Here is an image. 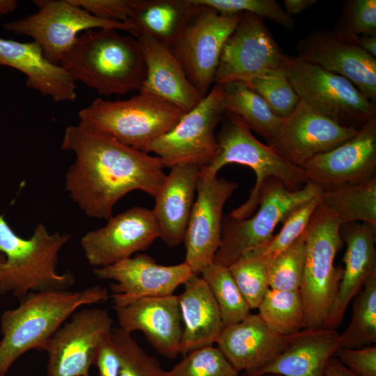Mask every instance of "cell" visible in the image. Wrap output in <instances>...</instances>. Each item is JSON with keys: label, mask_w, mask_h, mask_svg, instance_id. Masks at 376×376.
<instances>
[{"label": "cell", "mask_w": 376, "mask_h": 376, "mask_svg": "<svg viewBox=\"0 0 376 376\" xmlns=\"http://www.w3.org/2000/svg\"><path fill=\"white\" fill-rule=\"evenodd\" d=\"M236 182L217 176H199L194 202L184 235L185 263L194 274L214 262L221 236L223 208L237 189Z\"/></svg>", "instance_id": "9a60e30c"}, {"label": "cell", "mask_w": 376, "mask_h": 376, "mask_svg": "<svg viewBox=\"0 0 376 376\" xmlns=\"http://www.w3.org/2000/svg\"><path fill=\"white\" fill-rule=\"evenodd\" d=\"M113 308L119 328L130 334L141 331L164 357L173 359L181 354L182 327L178 295L147 297Z\"/></svg>", "instance_id": "44dd1931"}, {"label": "cell", "mask_w": 376, "mask_h": 376, "mask_svg": "<svg viewBox=\"0 0 376 376\" xmlns=\"http://www.w3.org/2000/svg\"><path fill=\"white\" fill-rule=\"evenodd\" d=\"M358 376H376V345L359 348H338L334 355Z\"/></svg>", "instance_id": "ee69618b"}, {"label": "cell", "mask_w": 376, "mask_h": 376, "mask_svg": "<svg viewBox=\"0 0 376 376\" xmlns=\"http://www.w3.org/2000/svg\"><path fill=\"white\" fill-rule=\"evenodd\" d=\"M113 320L105 308L76 311L52 337L47 376H88L102 343L111 334Z\"/></svg>", "instance_id": "4fadbf2b"}, {"label": "cell", "mask_w": 376, "mask_h": 376, "mask_svg": "<svg viewBox=\"0 0 376 376\" xmlns=\"http://www.w3.org/2000/svg\"><path fill=\"white\" fill-rule=\"evenodd\" d=\"M322 192L310 181L301 189L290 191L277 179L269 178L260 188L259 209L254 215L242 219L229 214L223 217L221 242L213 263L228 267L244 253L265 246L277 224L294 208Z\"/></svg>", "instance_id": "ba28073f"}, {"label": "cell", "mask_w": 376, "mask_h": 376, "mask_svg": "<svg viewBox=\"0 0 376 376\" xmlns=\"http://www.w3.org/2000/svg\"><path fill=\"white\" fill-rule=\"evenodd\" d=\"M111 338L120 358L119 376H167L159 361L142 349L132 334L113 328Z\"/></svg>", "instance_id": "74e56055"}, {"label": "cell", "mask_w": 376, "mask_h": 376, "mask_svg": "<svg viewBox=\"0 0 376 376\" xmlns=\"http://www.w3.org/2000/svg\"><path fill=\"white\" fill-rule=\"evenodd\" d=\"M320 204L341 225L353 222L376 225V178L323 190Z\"/></svg>", "instance_id": "4dcf8cb0"}, {"label": "cell", "mask_w": 376, "mask_h": 376, "mask_svg": "<svg viewBox=\"0 0 376 376\" xmlns=\"http://www.w3.org/2000/svg\"><path fill=\"white\" fill-rule=\"evenodd\" d=\"M316 2V0H284V9L290 16L292 17L308 9Z\"/></svg>", "instance_id": "7dc6e473"}, {"label": "cell", "mask_w": 376, "mask_h": 376, "mask_svg": "<svg viewBox=\"0 0 376 376\" xmlns=\"http://www.w3.org/2000/svg\"><path fill=\"white\" fill-rule=\"evenodd\" d=\"M92 15L105 20L127 22L136 0H70Z\"/></svg>", "instance_id": "7bdbcfd3"}, {"label": "cell", "mask_w": 376, "mask_h": 376, "mask_svg": "<svg viewBox=\"0 0 376 376\" xmlns=\"http://www.w3.org/2000/svg\"><path fill=\"white\" fill-rule=\"evenodd\" d=\"M93 272L97 279L114 281L110 284L113 307L125 306L143 298L172 295L194 274L185 262L162 265L144 253L94 268Z\"/></svg>", "instance_id": "2e32d148"}, {"label": "cell", "mask_w": 376, "mask_h": 376, "mask_svg": "<svg viewBox=\"0 0 376 376\" xmlns=\"http://www.w3.org/2000/svg\"><path fill=\"white\" fill-rule=\"evenodd\" d=\"M352 301V318L347 328L339 334V347L359 348L375 345L376 270Z\"/></svg>", "instance_id": "1f68e13d"}, {"label": "cell", "mask_w": 376, "mask_h": 376, "mask_svg": "<svg viewBox=\"0 0 376 376\" xmlns=\"http://www.w3.org/2000/svg\"><path fill=\"white\" fill-rule=\"evenodd\" d=\"M223 97L221 85L215 84L170 131L151 143L146 152H154L170 169L185 164L201 169L209 165L219 152L214 130L225 112Z\"/></svg>", "instance_id": "8fae6325"}, {"label": "cell", "mask_w": 376, "mask_h": 376, "mask_svg": "<svg viewBox=\"0 0 376 376\" xmlns=\"http://www.w3.org/2000/svg\"><path fill=\"white\" fill-rule=\"evenodd\" d=\"M194 3L212 8L224 15L249 13L267 18L288 31L295 27V20L275 0H192Z\"/></svg>", "instance_id": "ab89813d"}, {"label": "cell", "mask_w": 376, "mask_h": 376, "mask_svg": "<svg viewBox=\"0 0 376 376\" xmlns=\"http://www.w3.org/2000/svg\"><path fill=\"white\" fill-rule=\"evenodd\" d=\"M88 376H89V375H88Z\"/></svg>", "instance_id": "f5cc1de1"}, {"label": "cell", "mask_w": 376, "mask_h": 376, "mask_svg": "<svg viewBox=\"0 0 376 376\" xmlns=\"http://www.w3.org/2000/svg\"><path fill=\"white\" fill-rule=\"evenodd\" d=\"M201 6L171 49L190 82L205 96L214 83L223 47L243 13L224 15Z\"/></svg>", "instance_id": "7c38bea8"}, {"label": "cell", "mask_w": 376, "mask_h": 376, "mask_svg": "<svg viewBox=\"0 0 376 376\" xmlns=\"http://www.w3.org/2000/svg\"><path fill=\"white\" fill-rule=\"evenodd\" d=\"M186 112L155 95L140 92L129 99L97 98L78 113V125L146 152L170 131Z\"/></svg>", "instance_id": "8992f818"}, {"label": "cell", "mask_w": 376, "mask_h": 376, "mask_svg": "<svg viewBox=\"0 0 376 376\" xmlns=\"http://www.w3.org/2000/svg\"><path fill=\"white\" fill-rule=\"evenodd\" d=\"M4 261H5V256H3V254L0 253V268L2 267Z\"/></svg>", "instance_id": "816d5d0a"}, {"label": "cell", "mask_w": 376, "mask_h": 376, "mask_svg": "<svg viewBox=\"0 0 376 376\" xmlns=\"http://www.w3.org/2000/svg\"><path fill=\"white\" fill-rule=\"evenodd\" d=\"M281 118L287 117L297 107L300 97L282 66L267 69L246 82Z\"/></svg>", "instance_id": "d590c367"}, {"label": "cell", "mask_w": 376, "mask_h": 376, "mask_svg": "<svg viewBox=\"0 0 376 376\" xmlns=\"http://www.w3.org/2000/svg\"><path fill=\"white\" fill-rule=\"evenodd\" d=\"M224 111L240 116L271 146L279 136L282 118L275 115L265 101L242 81L221 84Z\"/></svg>", "instance_id": "f546056e"}, {"label": "cell", "mask_w": 376, "mask_h": 376, "mask_svg": "<svg viewBox=\"0 0 376 376\" xmlns=\"http://www.w3.org/2000/svg\"><path fill=\"white\" fill-rule=\"evenodd\" d=\"M339 334L325 327L304 329L286 350L253 373L323 376L327 362L340 347Z\"/></svg>", "instance_id": "83f0119b"}, {"label": "cell", "mask_w": 376, "mask_h": 376, "mask_svg": "<svg viewBox=\"0 0 376 376\" xmlns=\"http://www.w3.org/2000/svg\"><path fill=\"white\" fill-rule=\"evenodd\" d=\"M178 295L182 321L181 354L213 345L224 328L217 304L204 279L192 274Z\"/></svg>", "instance_id": "4316f807"}, {"label": "cell", "mask_w": 376, "mask_h": 376, "mask_svg": "<svg viewBox=\"0 0 376 376\" xmlns=\"http://www.w3.org/2000/svg\"><path fill=\"white\" fill-rule=\"evenodd\" d=\"M353 42L375 58L376 35L359 36L353 41Z\"/></svg>", "instance_id": "c3c4849f"}, {"label": "cell", "mask_w": 376, "mask_h": 376, "mask_svg": "<svg viewBox=\"0 0 376 376\" xmlns=\"http://www.w3.org/2000/svg\"><path fill=\"white\" fill-rule=\"evenodd\" d=\"M37 12L3 24L8 32L30 37L41 47L45 58L58 64L77 36L92 29H111L130 32L136 38L129 22L97 18L70 0H34Z\"/></svg>", "instance_id": "30bf717a"}, {"label": "cell", "mask_w": 376, "mask_h": 376, "mask_svg": "<svg viewBox=\"0 0 376 376\" xmlns=\"http://www.w3.org/2000/svg\"><path fill=\"white\" fill-rule=\"evenodd\" d=\"M323 376H358L346 368L335 356L327 363Z\"/></svg>", "instance_id": "bcb514c9"}, {"label": "cell", "mask_w": 376, "mask_h": 376, "mask_svg": "<svg viewBox=\"0 0 376 376\" xmlns=\"http://www.w3.org/2000/svg\"><path fill=\"white\" fill-rule=\"evenodd\" d=\"M332 31L350 42L359 36L376 35V1H346Z\"/></svg>", "instance_id": "60d3db41"}, {"label": "cell", "mask_w": 376, "mask_h": 376, "mask_svg": "<svg viewBox=\"0 0 376 376\" xmlns=\"http://www.w3.org/2000/svg\"><path fill=\"white\" fill-rule=\"evenodd\" d=\"M359 128L340 125L300 100L295 109L283 118L279 136L269 146L302 168L315 156L352 138Z\"/></svg>", "instance_id": "ac0fdd59"}, {"label": "cell", "mask_w": 376, "mask_h": 376, "mask_svg": "<svg viewBox=\"0 0 376 376\" xmlns=\"http://www.w3.org/2000/svg\"><path fill=\"white\" fill-rule=\"evenodd\" d=\"M99 376H119L120 358L111 334L100 345L94 361Z\"/></svg>", "instance_id": "f6af8a7d"}, {"label": "cell", "mask_w": 376, "mask_h": 376, "mask_svg": "<svg viewBox=\"0 0 376 376\" xmlns=\"http://www.w3.org/2000/svg\"><path fill=\"white\" fill-rule=\"evenodd\" d=\"M61 147L75 155L65 175V190L91 218L108 220L116 203L134 190L155 197L166 176L159 157L79 125L66 127Z\"/></svg>", "instance_id": "6da1fadb"}, {"label": "cell", "mask_w": 376, "mask_h": 376, "mask_svg": "<svg viewBox=\"0 0 376 376\" xmlns=\"http://www.w3.org/2000/svg\"><path fill=\"white\" fill-rule=\"evenodd\" d=\"M228 269L250 308H258L269 289L262 246L244 253Z\"/></svg>", "instance_id": "e575fe53"}, {"label": "cell", "mask_w": 376, "mask_h": 376, "mask_svg": "<svg viewBox=\"0 0 376 376\" xmlns=\"http://www.w3.org/2000/svg\"><path fill=\"white\" fill-rule=\"evenodd\" d=\"M108 290L94 285L79 291L31 292L1 317L0 376L29 350L45 351L56 331L80 307L107 301Z\"/></svg>", "instance_id": "7a4b0ae2"}, {"label": "cell", "mask_w": 376, "mask_h": 376, "mask_svg": "<svg viewBox=\"0 0 376 376\" xmlns=\"http://www.w3.org/2000/svg\"><path fill=\"white\" fill-rule=\"evenodd\" d=\"M71 238L69 233H49L40 222L24 239L0 214V253L5 256L0 268V295L11 294L20 300L31 292L71 287L75 275L56 270L59 252Z\"/></svg>", "instance_id": "277c9868"}, {"label": "cell", "mask_w": 376, "mask_h": 376, "mask_svg": "<svg viewBox=\"0 0 376 376\" xmlns=\"http://www.w3.org/2000/svg\"><path fill=\"white\" fill-rule=\"evenodd\" d=\"M239 376H279L273 374H258L253 373H241Z\"/></svg>", "instance_id": "f907efd6"}, {"label": "cell", "mask_w": 376, "mask_h": 376, "mask_svg": "<svg viewBox=\"0 0 376 376\" xmlns=\"http://www.w3.org/2000/svg\"><path fill=\"white\" fill-rule=\"evenodd\" d=\"M171 169L155 196L152 211L158 226L159 237L167 246L174 247L183 241L201 168L185 164Z\"/></svg>", "instance_id": "484cf974"}, {"label": "cell", "mask_w": 376, "mask_h": 376, "mask_svg": "<svg viewBox=\"0 0 376 376\" xmlns=\"http://www.w3.org/2000/svg\"><path fill=\"white\" fill-rule=\"evenodd\" d=\"M258 309V315L276 334L290 336L307 328L299 290L269 288Z\"/></svg>", "instance_id": "d6a6232c"}, {"label": "cell", "mask_w": 376, "mask_h": 376, "mask_svg": "<svg viewBox=\"0 0 376 376\" xmlns=\"http://www.w3.org/2000/svg\"><path fill=\"white\" fill-rule=\"evenodd\" d=\"M304 233L283 251L265 258L270 289L299 290L305 259Z\"/></svg>", "instance_id": "8d00e7d4"}, {"label": "cell", "mask_w": 376, "mask_h": 376, "mask_svg": "<svg viewBox=\"0 0 376 376\" xmlns=\"http://www.w3.org/2000/svg\"><path fill=\"white\" fill-rule=\"evenodd\" d=\"M201 7L192 0H136L128 22L136 38L148 35L171 49Z\"/></svg>", "instance_id": "f1b7e54d"}, {"label": "cell", "mask_w": 376, "mask_h": 376, "mask_svg": "<svg viewBox=\"0 0 376 376\" xmlns=\"http://www.w3.org/2000/svg\"><path fill=\"white\" fill-rule=\"evenodd\" d=\"M159 237L152 210L132 207L112 216L105 226L80 240L85 258L95 268L111 265L147 249Z\"/></svg>", "instance_id": "e0dca14e"}, {"label": "cell", "mask_w": 376, "mask_h": 376, "mask_svg": "<svg viewBox=\"0 0 376 376\" xmlns=\"http://www.w3.org/2000/svg\"><path fill=\"white\" fill-rule=\"evenodd\" d=\"M217 347L209 345L193 350L170 370L167 376H239Z\"/></svg>", "instance_id": "f35d334b"}, {"label": "cell", "mask_w": 376, "mask_h": 376, "mask_svg": "<svg viewBox=\"0 0 376 376\" xmlns=\"http://www.w3.org/2000/svg\"><path fill=\"white\" fill-rule=\"evenodd\" d=\"M285 56L263 19L243 13L223 47L214 83L246 82L267 69L282 66Z\"/></svg>", "instance_id": "5bb4252c"}, {"label": "cell", "mask_w": 376, "mask_h": 376, "mask_svg": "<svg viewBox=\"0 0 376 376\" xmlns=\"http://www.w3.org/2000/svg\"><path fill=\"white\" fill-rule=\"evenodd\" d=\"M320 195L298 205L287 215L279 233L273 235L268 244L262 246L265 258L283 251L303 235L320 204Z\"/></svg>", "instance_id": "b9f144b4"}, {"label": "cell", "mask_w": 376, "mask_h": 376, "mask_svg": "<svg viewBox=\"0 0 376 376\" xmlns=\"http://www.w3.org/2000/svg\"><path fill=\"white\" fill-rule=\"evenodd\" d=\"M297 50V58L346 78L376 102V58L354 42L318 29L299 40Z\"/></svg>", "instance_id": "ffe728a7"}, {"label": "cell", "mask_w": 376, "mask_h": 376, "mask_svg": "<svg viewBox=\"0 0 376 376\" xmlns=\"http://www.w3.org/2000/svg\"><path fill=\"white\" fill-rule=\"evenodd\" d=\"M116 29H92L81 33L58 65L76 81L102 95L139 91L146 65L134 36Z\"/></svg>", "instance_id": "3957f363"}, {"label": "cell", "mask_w": 376, "mask_h": 376, "mask_svg": "<svg viewBox=\"0 0 376 376\" xmlns=\"http://www.w3.org/2000/svg\"><path fill=\"white\" fill-rule=\"evenodd\" d=\"M200 275L217 304L224 326L239 322L251 313L228 267L212 263Z\"/></svg>", "instance_id": "836d02e7"}, {"label": "cell", "mask_w": 376, "mask_h": 376, "mask_svg": "<svg viewBox=\"0 0 376 376\" xmlns=\"http://www.w3.org/2000/svg\"><path fill=\"white\" fill-rule=\"evenodd\" d=\"M17 2L15 0H0V15H6L15 10Z\"/></svg>", "instance_id": "681fc988"}, {"label": "cell", "mask_w": 376, "mask_h": 376, "mask_svg": "<svg viewBox=\"0 0 376 376\" xmlns=\"http://www.w3.org/2000/svg\"><path fill=\"white\" fill-rule=\"evenodd\" d=\"M308 181L322 191L376 178V117L359 127L357 134L336 148L319 154L302 167Z\"/></svg>", "instance_id": "d6986e66"}, {"label": "cell", "mask_w": 376, "mask_h": 376, "mask_svg": "<svg viewBox=\"0 0 376 376\" xmlns=\"http://www.w3.org/2000/svg\"><path fill=\"white\" fill-rule=\"evenodd\" d=\"M301 331L276 334L258 313H250L239 322L224 326L216 344L238 373H256L286 350Z\"/></svg>", "instance_id": "7402d4cb"}, {"label": "cell", "mask_w": 376, "mask_h": 376, "mask_svg": "<svg viewBox=\"0 0 376 376\" xmlns=\"http://www.w3.org/2000/svg\"><path fill=\"white\" fill-rule=\"evenodd\" d=\"M146 65V76L139 91L158 96L186 113L196 107L203 96L190 82L171 49L154 38H136Z\"/></svg>", "instance_id": "cb8c5ba5"}, {"label": "cell", "mask_w": 376, "mask_h": 376, "mask_svg": "<svg viewBox=\"0 0 376 376\" xmlns=\"http://www.w3.org/2000/svg\"><path fill=\"white\" fill-rule=\"evenodd\" d=\"M0 65L24 74L29 88L55 102H72L77 97L76 84L61 65L49 61L36 42L0 38Z\"/></svg>", "instance_id": "d4e9b609"}, {"label": "cell", "mask_w": 376, "mask_h": 376, "mask_svg": "<svg viewBox=\"0 0 376 376\" xmlns=\"http://www.w3.org/2000/svg\"><path fill=\"white\" fill-rule=\"evenodd\" d=\"M339 221L321 204L304 232L305 259L299 288L306 327H324L343 275V267L334 265L343 244Z\"/></svg>", "instance_id": "52a82bcc"}, {"label": "cell", "mask_w": 376, "mask_h": 376, "mask_svg": "<svg viewBox=\"0 0 376 376\" xmlns=\"http://www.w3.org/2000/svg\"><path fill=\"white\" fill-rule=\"evenodd\" d=\"M340 234L346 244L343 259L345 267L324 327L333 329L340 325L351 301L376 270V225L362 222L345 224L341 225Z\"/></svg>", "instance_id": "603a6c76"}, {"label": "cell", "mask_w": 376, "mask_h": 376, "mask_svg": "<svg viewBox=\"0 0 376 376\" xmlns=\"http://www.w3.org/2000/svg\"><path fill=\"white\" fill-rule=\"evenodd\" d=\"M228 114L217 138L219 152L209 165L201 169L199 176L215 177L222 167L230 163L249 166L254 171L256 183L248 199L229 214L232 218L242 219L253 215L259 203L260 188L269 178L277 179L290 191L303 187L308 179L301 167L258 141L240 116Z\"/></svg>", "instance_id": "5b68a950"}, {"label": "cell", "mask_w": 376, "mask_h": 376, "mask_svg": "<svg viewBox=\"0 0 376 376\" xmlns=\"http://www.w3.org/2000/svg\"><path fill=\"white\" fill-rule=\"evenodd\" d=\"M282 67L301 100L340 125L359 127L376 117L375 103L346 78L286 54Z\"/></svg>", "instance_id": "9c48e42d"}]
</instances>
